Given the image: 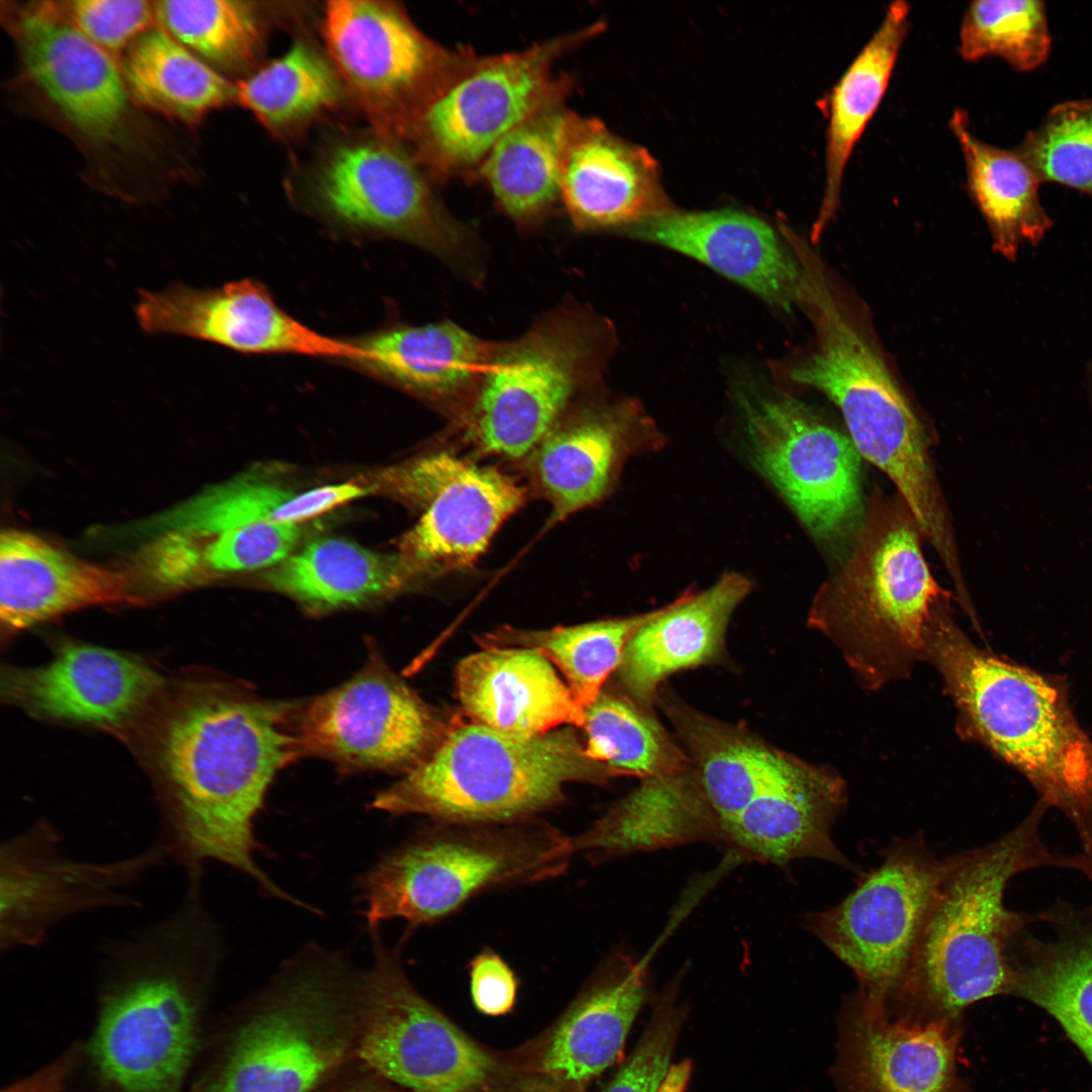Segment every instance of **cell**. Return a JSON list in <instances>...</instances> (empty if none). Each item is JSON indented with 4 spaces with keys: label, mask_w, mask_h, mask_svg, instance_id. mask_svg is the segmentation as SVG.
Instances as JSON below:
<instances>
[{
    "label": "cell",
    "mask_w": 1092,
    "mask_h": 1092,
    "mask_svg": "<svg viewBox=\"0 0 1092 1092\" xmlns=\"http://www.w3.org/2000/svg\"><path fill=\"white\" fill-rule=\"evenodd\" d=\"M334 66L297 40L279 58L236 84V100L272 129H286L330 109L342 95Z\"/></svg>",
    "instance_id": "obj_43"
},
{
    "label": "cell",
    "mask_w": 1092,
    "mask_h": 1092,
    "mask_svg": "<svg viewBox=\"0 0 1092 1092\" xmlns=\"http://www.w3.org/2000/svg\"><path fill=\"white\" fill-rule=\"evenodd\" d=\"M568 1009L540 1061L548 1077L583 1086L617 1060L647 993V963L610 959Z\"/></svg>",
    "instance_id": "obj_33"
},
{
    "label": "cell",
    "mask_w": 1092,
    "mask_h": 1092,
    "mask_svg": "<svg viewBox=\"0 0 1092 1092\" xmlns=\"http://www.w3.org/2000/svg\"><path fill=\"white\" fill-rule=\"evenodd\" d=\"M568 95L550 100L507 133L475 175L519 226L540 223L561 202L562 155L573 113Z\"/></svg>",
    "instance_id": "obj_35"
},
{
    "label": "cell",
    "mask_w": 1092,
    "mask_h": 1092,
    "mask_svg": "<svg viewBox=\"0 0 1092 1092\" xmlns=\"http://www.w3.org/2000/svg\"><path fill=\"white\" fill-rule=\"evenodd\" d=\"M141 600L127 574L77 558L33 534L1 532L0 621L7 637L83 608Z\"/></svg>",
    "instance_id": "obj_28"
},
{
    "label": "cell",
    "mask_w": 1092,
    "mask_h": 1092,
    "mask_svg": "<svg viewBox=\"0 0 1092 1092\" xmlns=\"http://www.w3.org/2000/svg\"><path fill=\"white\" fill-rule=\"evenodd\" d=\"M155 10L161 27L208 65L240 72L261 56L263 25L250 2L166 0Z\"/></svg>",
    "instance_id": "obj_45"
},
{
    "label": "cell",
    "mask_w": 1092,
    "mask_h": 1092,
    "mask_svg": "<svg viewBox=\"0 0 1092 1092\" xmlns=\"http://www.w3.org/2000/svg\"><path fill=\"white\" fill-rule=\"evenodd\" d=\"M373 948L356 989L359 1059L418 1092H476L492 1060L413 987L395 949L378 939Z\"/></svg>",
    "instance_id": "obj_16"
},
{
    "label": "cell",
    "mask_w": 1092,
    "mask_h": 1092,
    "mask_svg": "<svg viewBox=\"0 0 1092 1092\" xmlns=\"http://www.w3.org/2000/svg\"><path fill=\"white\" fill-rule=\"evenodd\" d=\"M324 32L336 69L387 140L407 139L425 107L476 54L426 35L395 3L333 0Z\"/></svg>",
    "instance_id": "obj_13"
},
{
    "label": "cell",
    "mask_w": 1092,
    "mask_h": 1092,
    "mask_svg": "<svg viewBox=\"0 0 1092 1092\" xmlns=\"http://www.w3.org/2000/svg\"><path fill=\"white\" fill-rule=\"evenodd\" d=\"M626 233L694 258L775 306L788 310L804 304V265L794 259L769 224L751 214L731 209H670Z\"/></svg>",
    "instance_id": "obj_24"
},
{
    "label": "cell",
    "mask_w": 1092,
    "mask_h": 1092,
    "mask_svg": "<svg viewBox=\"0 0 1092 1092\" xmlns=\"http://www.w3.org/2000/svg\"><path fill=\"white\" fill-rule=\"evenodd\" d=\"M455 686L471 721L500 732L533 737L583 725L584 711L568 686L534 649L486 647L468 655L456 667Z\"/></svg>",
    "instance_id": "obj_30"
},
{
    "label": "cell",
    "mask_w": 1092,
    "mask_h": 1092,
    "mask_svg": "<svg viewBox=\"0 0 1092 1092\" xmlns=\"http://www.w3.org/2000/svg\"><path fill=\"white\" fill-rule=\"evenodd\" d=\"M923 535L898 495L875 493L854 544L817 593L809 625L832 639L869 688L905 675L950 595L934 579Z\"/></svg>",
    "instance_id": "obj_5"
},
{
    "label": "cell",
    "mask_w": 1092,
    "mask_h": 1092,
    "mask_svg": "<svg viewBox=\"0 0 1092 1092\" xmlns=\"http://www.w3.org/2000/svg\"><path fill=\"white\" fill-rule=\"evenodd\" d=\"M948 126L961 149L967 186L990 229L994 248L1014 259L1024 245L1035 246L1052 228L1039 198V178L1016 149L984 142L969 117L956 109Z\"/></svg>",
    "instance_id": "obj_37"
},
{
    "label": "cell",
    "mask_w": 1092,
    "mask_h": 1092,
    "mask_svg": "<svg viewBox=\"0 0 1092 1092\" xmlns=\"http://www.w3.org/2000/svg\"><path fill=\"white\" fill-rule=\"evenodd\" d=\"M352 363L428 401L456 422L481 380L493 343L442 321L392 325L353 340Z\"/></svg>",
    "instance_id": "obj_29"
},
{
    "label": "cell",
    "mask_w": 1092,
    "mask_h": 1092,
    "mask_svg": "<svg viewBox=\"0 0 1092 1092\" xmlns=\"http://www.w3.org/2000/svg\"><path fill=\"white\" fill-rule=\"evenodd\" d=\"M616 777L585 755L571 728L524 737L470 720L450 724L429 755L371 806L437 823L510 822L558 805L568 783L602 785Z\"/></svg>",
    "instance_id": "obj_6"
},
{
    "label": "cell",
    "mask_w": 1092,
    "mask_h": 1092,
    "mask_svg": "<svg viewBox=\"0 0 1092 1092\" xmlns=\"http://www.w3.org/2000/svg\"><path fill=\"white\" fill-rule=\"evenodd\" d=\"M906 2L889 4L882 22L831 91L825 147L824 190L814 226L817 236L833 218L841 199L844 173L868 123L887 90L909 27Z\"/></svg>",
    "instance_id": "obj_36"
},
{
    "label": "cell",
    "mask_w": 1092,
    "mask_h": 1092,
    "mask_svg": "<svg viewBox=\"0 0 1092 1092\" xmlns=\"http://www.w3.org/2000/svg\"><path fill=\"white\" fill-rule=\"evenodd\" d=\"M432 181L414 152L396 141H362L326 158L313 194L340 225L412 243L478 279L475 235L445 207Z\"/></svg>",
    "instance_id": "obj_14"
},
{
    "label": "cell",
    "mask_w": 1092,
    "mask_h": 1092,
    "mask_svg": "<svg viewBox=\"0 0 1092 1092\" xmlns=\"http://www.w3.org/2000/svg\"><path fill=\"white\" fill-rule=\"evenodd\" d=\"M656 698L724 831L763 788L785 752L744 727L695 710L670 692L661 689Z\"/></svg>",
    "instance_id": "obj_34"
},
{
    "label": "cell",
    "mask_w": 1092,
    "mask_h": 1092,
    "mask_svg": "<svg viewBox=\"0 0 1092 1092\" xmlns=\"http://www.w3.org/2000/svg\"><path fill=\"white\" fill-rule=\"evenodd\" d=\"M295 704L260 698L210 678L164 692L135 731L162 804V845L197 879L209 860L251 878L266 894L295 904L255 860L254 819L267 791L301 755Z\"/></svg>",
    "instance_id": "obj_1"
},
{
    "label": "cell",
    "mask_w": 1092,
    "mask_h": 1092,
    "mask_svg": "<svg viewBox=\"0 0 1092 1092\" xmlns=\"http://www.w3.org/2000/svg\"><path fill=\"white\" fill-rule=\"evenodd\" d=\"M122 72L140 103L185 123L236 100V85L163 27H152L130 46Z\"/></svg>",
    "instance_id": "obj_39"
},
{
    "label": "cell",
    "mask_w": 1092,
    "mask_h": 1092,
    "mask_svg": "<svg viewBox=\"0 0 1092 1092\" xmlns=\"http://www.w3.org/2000/svg\"><path fill=\"white\" fill-rule=\"evenodd\" d=\"M574 855L571 836L537 818L435 822L360 880L367 924L372 929L393 918L429 924L482 893L556 879Z\"/></svg>",
    "instance_id": "obj_8"
},
{
    "label": "cell",
    "mask_w": 1092,
    "mask_h": 1092,
    "mask_svg": "<svg viewBox=\"0 0 1092 1092\" xmlns=\"http://www.w3.org/2000/svg\"><path fill=\"white\" fill-rule=\"evenodd\" d=\"M300 536L298 524L260 522L236 527L212 536L197 553L199 568L240 571L283 561Z\"/></svg>",
    "instance_id": "obj_49"
},
{
    "label": "cell",
    "mask_w": 1092,
    "mask_h": 1092,
    "mask_svg": "<svg viewBox=\"0 0 1092 1092\" xmlns=\"http://www.w3.org/2000/svg\"><path fill=\"white\" fill-rule=\"evenodd\" d=\"M608 329L563 306L516 340L493 343L477 389L453 423L477 455L522 463L601 372Z\"/></svg>",
    "instance_id": "obj_9"
},
{
    "label": "cell",
    "mask_w": 1092,
    "mask_h": 1092,
    "mask_svg": "<svg viewBox=\"0 0 1092 1092\" xmlns=\"http://www.w3.org/2000/svg\"><path fill=\"white\" fill-rule=\"evenodd\" d=\"M844 802L839 776L785 753L763 788L724 829L726 844L764 862L813 857L853 870L831 837Z\"/></svg>",
    "instance_id": "obj_26"
},
{
    "label": "cell",
    "mask_w": 1092,
    "mask_h": 1092,
    "mask_svg": "<svg viewBox=\"0 0 1092 1092\" xmlns=\"http://www.w3.org/2000/svg\"><path fill=\"white\" fill-rule=\"evenodd\" d=\"M571 839L575 854L597 862L690 843H725L722 824L693 768L643 780Z\"/></svg>",
    "instance_id": "obj_32"
},
{
    "label": "cell",
    "mask_w": 1092,
    "mask_h": 1092,
    "mask_svg": "<svg viewBox=\"0 0 1092 1092\" xmlns=\"http://www.w3.org/2000/svg\"><path fill=\"white\" fill-rule=\"evenodd\" d=\"M1052 50L1044 3L1038 0H976L966 9L959 52L969 62L999 58L1014 70L1042 66Z\"/></svg>",
    "instance_id": "obj_46"
},
{
    "label": "cell",
    "mask_w": 1092,
    "mask_h": 1092,
    "mask_svg": "<svg viewBox=\"0 0 1092 1092\" xmlns=\"http://www.w3.org/2000/svg\"><path fill=\"white\" fill-rule=\"evenodd\" d=\"M357 1092H387V1091H384V1090L378 1089V1088H366V1089L359 1090Z\"/></svg>",
    "instance_id": "obj_55"
},
{
    "label": "cell",
    "mask_w": 1092,
    "mask_h": 1092,
    "mask_svg": "<svg viewBox=\"0 0 1092 1092\" xmlns=\"http://www.w3.org/2000/svg\"><path fill=\"white\" fill-rule=\"evenodd\" d=\"M210 930L196 900L185 898L105 958L108 977L90 1056L115 1092H182L214 963Z\"/></svg>",
    "instance_id": "obj_2"
},
{
    "label": "cell",
    "mask_w": 1092,
    "mask_h": 1092,
    "mask_svg": "<svg viewBox=\"0 0 1092 1092\" xmlns=\"http://www.w3.org/2000/svg\"><path fill=\"white\" fill-rule=\"evenodd\" d=\"M417 574L400 553H377L344 539L322 538L283 560L267 581L309 609L327 611L389 595Z\"/></svg>",
    "instance_id": "obj_38"
},
{
    "label": "cell",
    "mask_w": 1092,
    "mask_h": 1092,
    "mask_svg": "<svg viewBox=\"0 0 1092 1092\" xmlns=\"http://www.w3.org/2000/svg\"><path fill=\"white\" fill-rule=\"evenodd\" d=\"M659 611L549 630L507 628L484 636L483 641L487 647L517 646L540 652L561 671L577 706L584 711L619 668L630 638Z\"/></svg>",
    "instance_id": "obj_41"
},
{
    "label": "cell",
    "mask_w": 1092,
    "mask_h": 1092,
    "mask_svg": "<svg viewBox=\"0 0 1092 1092\" xmlns=\"http://www.w3.org/2000/svg\"><path fill=\"white\" fill-rule=\"evenodd\" d=\"M14 32L27 76L66 119L92 141H114L128 96L112 56L47 6L21 12Z\"/></svg>",
    "instance_id": "obj_23"
},
{
    "label": "cell",
    "mask_w": 1092,
    "mask_h": 1092,
    "mask_svg": "<svg viewBox=\"0 0 1092 1092\" xmlns=\"http://www.w3.org/2000/svg\"><path fill=\"white\" fill-rule=\"evenodd\" d=\"M604 23L555 35L523 50L475 54L425 107L408 140L434 181L475 178L493 147L573 81L558 61L600 33Z\"/></svg>",
    "instance_id": "obj_11"
},
{
    "label": "cell",
    "mask_w": 1092,
    "mask_h": 1092,
    "mask_svg": "<svg viewBox=\"0 0 1092 1092\" xmlns=\"http://www.w3.org/2000/svg\"><path fill=\"white\" fill-rule=\"evenodd\" d=\"M805 305L817 325L818 349L793 366L791 378L822 391L836 404L859 455L892 480L923 538L945 568H954L960 560L945 502L909 402L833 299L817 268L810 272Z\"/></svg>",
    "instance_id": "obj_7"
},
{
    "label": "cell",
    "mask_w": 1092,
    "mask_h": 1092,
    "mask_svg": "<svg viewBox=\"0 0 1092 1092\" xmlns=\"http://www.w3.org/2000/svg\"><path fill=\"white\" fill-rule=\"evenodd\" d=\"M647 424L631 403H574L521 463L533 490L559 522L601 500Z\"/></svg>",
    "instance_id": "obj_25"
},
{
    "label": "cell",
    "mask_w": 1092,
    "mask_h": 1092,
    "mask_svg": "<svg viewBox=\"0 0 1092 1092\" xmlns=\"http://www.w3.org/2000/svg\"><path fill=\"white\" fill-rule=\"evenodd\" d=\"M162 674L143 659L101 646L64 642L39 666H7L1 695L8 704L50 721L134 733L166 691Z\"/></svg>",
    "instance_id": "obj_19"
},
{
    "label": "cell",
    "mask_w": 1092,
    "mask_h": 1092,
    "mask_svg": "<svg viewBox=\"0 0 1092 1092\" xmlns=\"http://www.w3.org/2000/svg\"><path fill=\"white\" fill-rule=\"evenodd\" d=\"M1039 814L1001 838L946 857V867L906 977L886 1008L891 1016L932 1022L962 1017L982 999L1011 994L1007 950L1027 916L1004 905L1017 874L1040 866L1073 867L1043 845Z\"/></svg>",
    "instance_id": "obj_3"
},
{
    "label": "cell",
    "mask_w": 1092,
    "mask_h": 1092,
    "mask_svg": "<svg viewBox=\"0 0 1092 1092\" xmlns=\"http://www.w3.org/2000/svg\"><path fill=\"white\" fill-rule=\"evenodd\" d=\"M525 1092H558L554 1088L544 1085L533 1086L527 1089Z\"/></svg>",
    "instance_id": "obj_54"
},
{
    "label": "cell",
    "mask_w": 1092,
    "mask_h": 1092,
    "mask_svg": "<svg viewBox=\"0 0 1092 1092\" xmlns=\"http://www.w3.org/2000/svg\"><path fill=\"white\" fill-rule=\"evenodd\" d=\"M271 996L191 1092H311L352 1045L348 973L338 954L293 961Z\"/></svg>",
    "instance_id": "obj_10"
},
{
    "label": "cell",
    "mask_w": 1092,
    "mask_h": 1092,
    "mask_svg": "<svg viewBox=\"0 0 1092 1092\" xmlns=\"http://www.w3.org/2000/svg\"><path fill=\"white\" fill-rule=\"evenodd\" d=\"M939 671L965 736L1017 768L1077 826L1092 812V741L1062 692L1037 672L979 649L940 612L924 656Z\"/></svg>",
    "instance_id": "obj_4"
},
{
    "label": "cell",
    "mask_w": 1092,
    "mask_h": 1092,
    "mask_svg": "<svg viewBox=\"0 0 1092 1092\" xmlns=\"http://www.w3.org/2000/svg\"><path fill=\"white\" fill-rule=\"evenodd\" d=\"M946 867L922 836L894 841L880 866L806 926L854 974L856 993L886 1008L909 970Z\"/></svg>",
    "instance_id": "obj_12"
},
{
    "label": "cell",
    "mask_w": 1092,
    "mask_h": 1092,
    "mask_svg": "<svg viewBox=\"0 0 1092 1092\" xmlns=\"http://www.w3.org/2000/svg\"><path fill=\"white\" fill-rule=\"evenodd\" d=\"M138 322L151 335H177L245 354H291L353 363V340L326 336L286 312L258 281L242 279L199 289L175 282L141 290Z\"/></svg>",
    "instance_id": "obj_20"
},
{
    "label": "cell",
    "mask_w": 1092,
    "mask_h": 1092,
    "mask_svg": "<svg viewBox=\"0 0 1092 1092\" xmlns=\"http://www.w3.org/2000/svg\"><path fill=\"white\" fill-rule=\"evenodd\" d=\"M471 998L475 1008L489 1016L510 1012L517 999L518 980L507 962L483 949L469 963Z\"/></svg>",
    "instance_id": "obj_51"
},
{
    "label": "cell",
    "mask_w": 1092,
    "mask_h": 1092,
    "mask_svg": "<svg viewBox=\"0 0 1092 1092\" xmlns=\"http://www.w3.org/2000/svg\"><path fill=\"white\" fill-rule=\"evenodd\" d=\"M163 853L154 848L122 861L91 863L63 856L48 827L15 837L2 849V940L9 947L39 940L60 918L110 899L126 877Z\"/></svg>",
    "instance_id": "obj_22"
},
{
    "label": "cell",
    "mask_w": 1092,
    "mask_h": 1092,
    "mask_svg": "<svg viewBox=\"0 0 1092 1092\" xmlns=\"http://www.w3.org/2000/svg\"><path fill=\"white\" fill-rule=\"evenodd\" d=\"M76 1060L77 1052L68 1051L33 1074L9 1085L2 1092H64Z\"/></svg>",
    "instance_id": "obj_52"
},
{
    "label": "cell",
    "mask_w": 1092,
    "mask_h": 1092,
    "mask_svg": "<svg viewBox=\"0 0 1092 1092\" xmlns=\"http://www.w3.org/2000/svg\"><path fill=\"white\" fill-rule=\"evenodd\" d=\"M962 1038V1017H893L855 993L838 1018L836 1092H971L963 1077Z\"/></svg>",
    "instance_id": "obj_21"
},
{
    "label": "cell",
    "mask_w": 1092,
    "mask_h": 1092,
    "mask_svg": "<svg viewBox=\"0 0 1092 1092\" xmlns=\"http://www.w3.org/2000/svg\"><path fill=\"white\" fill-rule=\"evenodd\" d=\"M584 752L617 777L662 778L692 768L677 745L648 708L631 698L602 691L584 709Z\"/></svg>",
    "instance_id": "obj_42"
},
{
    "label": "cell",
    "mask_w": 1092,
    "mask_h": 1092,
    "mask_svg": "<svg viewBox=\"0 0 1092 1092\" xmlns=\"http://www.w3.org/2000/svg\"><path fill=\"white\" fill-rule=\"evenodd\" d=\"M302 753L353 769L406 772L437 746L450 724L380 663L301 705Z\"/></svg>",
    "instance_id": "obj_18"
},
{
    "label": "cell",
    "mask_w": 1092,
    "mask_h": 1092,
    "mask_svg": "<svg viewBox=\"0 0 1092 1092\" xmlns=\"http://www.w3.org/2000/svg\"><path fill=\"white\" fill-rule=\"evenodd\" d=\"M682 1023L669 995L660 1002L636 1048L602 1092H658Z\"/></svg>",
    "instance_id": "obj_50"
},
{
    "label": "cell",
    "mask_w": 1092,
    "mask_h": 1092,
    "mask_svg": "<svg viewBox=\"0 0 1092 1092\" xmlns=\"http://www.w3.org/2000/svg\"><path fill=\"white\" fill-rule=\"evenodd\" d=\"M1083 842V853L1078 858V869L1084 872L1092 882V818L1080 831Z\"/></svg>",
    "instance_id": "obj_53"
},
{
    "label": "cell",
    "mask_w": 1092,
    "mask_h": 1092,
    "mask_svg": "<svg viewBox=\"0 0 1092 1092\" xmlns=\"http://www.w3.org/2000/svg\"><path fill=\"white\" fill-rule=\"evenodd\" d=\"M374 479L373 490L422 511L399 543L418 574L471 566L528 494L510 474L445 450L390 466Z\"/></svg>",
    "instance_id": "obj_17"
},
{
    "label": "cell",
    "mask_w": 1092,
    "mask_h": 1092,
    "mask_svg": "<svg viewBox=\"0 0 1092 1092\" xmlns=\"http://www.w3.org/2000/svg\"><path fill=\"white\" fill-rule=\"evenodd\" d=\"M1011 994L1048 1011L1092 1064V930L1036 946Z\"/></svg>",
    "instance_id": "obj_44"
},
{
    "label": "cell",
    "mask_w": 1092,
    "mask_h": 1092,
    "mask_svg": "<svg viewBox=\"0 0 1092 1092\" xmlns=\"http://www.w3.org/2000/svg\"><path fill=\"white\" fill-rule=\"evenodd\" d=\"M561 203L582 230L628 229L671 205L649 153L573 111L565 135Z\"/></svg>",
    "instance_id": "obj_27"
},
{
    "label": "cell",
    "mask_w": 1092,
    "mask_h": 1092,
    "mask_svg": "<svg viewBox=\"0 0 1092 1092\" xmlns=\"http://www.w3.org/2000/svg\"><path fill=\"white\" fill-rule=\"evenodd\" d=\"M371 491V486L356 482L294 492L275 484L239 480L209 489L168 518L179 533L212 537L260 522L298 524Z\"/></svg>",
    "instance_id": "obj_40"
},
{
    "label": "cell",
    "mask_w": 1092,
    "mask_h": 1092,
    "mask_svg": "<svg viewBox=\"0 0 1092 1092\" xmlns=\"http://www.w3.org/2000/svg\"><path fill=\"white\" fill-rule=\"evenodd\" d=\"M752 459L809 532L834 543L861 518L860 455L801 401L743 382L736 389Z\"/></svg>",
    "instance_id": "obj_15"
},
{
    "label": "cell",
    "mask_w": 1092,
    "mask_h": 1092,
    "mask_svg": "<svg viewBox=\"0 0 1092 1092\" xmlns=\"http://www.w3.org/2000/svg\"><path fill=\"white\" fill-rule=\"evenodd\" d=\"M749 589L746 577L728 573L660 608L625 647L619 675L629 698L649 708L668 675L719 661L731 614Z\"/></svg>",
    "instance_id": "obj_31"
},
{
    "label": "cell",
    "mask_w": 1092,
    "mask_h": 1092,
    "mask_svg": "<svg viewBox=\"0 0 1092 1092\" xmlns=\"http://www.w3.org/2000/svg\"><path fill=\"white\" fill-rule=\"evenodd\" d=\"M61 4L64 7L49 2L46 6L111 56L127 51L157 19L155 3L144 0H75Z\"/></svg>",
    "instance_id": "obj_48"
},
{
    "label": "cell",
    "mask_w": 1092,
    "mask_h": 1092,
    "mask_svg": "<svg viewBox=\"0 0 1092 1092\" xmlns=\"http://www.w3.org/2000/svg\"><path fill=\"white\" fill-rule=\"evenodd\" d=\"M1040 182H1054L1092 197V100L1055 105L1015 148Z\"/></svg>",
    "instance_id": "obj_47"
}]
</instances>
